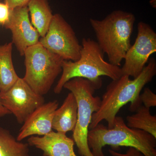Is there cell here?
<instances>
[{
	"label": "cell",
	"instance_id": "1",
	"mask_svg": "<svg viewBox=\"0 0 156 156\" xmlns=\"http://www.w3.org/2000/svg\"><path fill=\"white\" fill-rule=\"evenodd\" d=\"M156 74V61L151 58L147 65L136 77L131 80L123 75L112 80L102 96L100 107L92 115L89 129L95 127L103 120L108 123V128H113L115 118L120 109L131 102L130 111L135 112L141 105L140 92Z\"/></svg>",
	"mask_w": 156,
	"mask_h": 156
},
{
	"label": "cell",
	"instance_id": "2",
	"mask_svg": "<svg viewBox=\"0 0 156 156\" xmlns=\"http://www.w3.org/2000/svg\"><path fill=\"white\" fill-rule=\"evenodd\" d=\"M104 54L97 42L90 38H83L80 58L76 61H62V73L54 88V93L60 94L64 84L73 78L87 79L96 90L102 86L101 76L112 80L119 79L123 75L121 68L105 61Z\"/></svg>",
	"mask_w": 156,
	"mask_h": 156
},
{
	"label": "cell",
	"instance_id": "3",
	"mask_svg": "<svg viewBox=\"0 0 156 156\" xmlns=\"http://www.w3.org/2000/svg\"><path fill=\"white\" fill-rule=\"evenodd\" d=\"M88 144L94 156H105L103 148L106 145L115 151L126 147L134 148L145 156H156V138L145 131L129 128L122 117L117 116L113 128L99 123L89 130Z\"/></svg>",
	"mask_w": 156,
	"mask_h": 156
},
{
	"label": "cell",
	"instance_id": "4",
	"mask_svg": "<svg viewBox=\"0 0 156 156\" xmlns=\"http://www.w3.org/2000/svg\"><path fill=\"white\" fill-rule=\"evenodd\" d=\"M97 43L108 57L109 62L120 66L131 46L135 17L130 12L116 10L101 20H89Z\"/></svg>",
	"mask_w": 156,
	"mask_h": 156
},
{
	"label": "cell",
	"instance_id": "5",
	"mask_svg": "<svg viewBox=\"0 0 156 156\" xmlns=\"http://www.w3.org/2000/svg\"><path fill=\"white\" fill-rule=\"evenodd\" d=\"M23 56L26 70L23 79L39 95L48 94L62 72L64 60L39 43L27 48Z\"/></svg>",
	"mask_w": 156,
	"mask_h": 156
},
{
	"label": "cell",
	"instance_id": "6",
	"mask_svg": "<svg viewBox=\"0 0 156 156\" xmlns=\"http://www.w3.org/2000/svg\"><path fill=\"white\" fill-rule=\"evenodd\" d=\"M63 88L72 92L77 103V121L73 131V139L78 152L81 156H94L88 145V133L92 115L100 107L101 99L94 96L95 87L84 78H73L64 84Z\"/></svg>",
	"mask_w": 156,
	"mask_h": 156
},
{
	"label": "cell",
	"instance_id": "7",
	"mask_svg": "<svg viewBox=\"0 0 156 156\" xmlns=\"http://www.w3.org/2000/svg\"><path fill=\"white\" fill-rule=\"evenodd\" d=\"M39 43L63 60L76 61L80 57L82 45L72 27L60 14H53L48 31Z\"/></svg>",
	"mask_w": 156,
	"mask_h": 156
},
{
	"label": "cell",
	"instance_id": "8",
	"mask_svg": "<svg viewBox=\"0 0 156 156\" xmlns=\"http://www.w3.org/2000/svg\"><path fill=\"white\" fill-rule=\"evenodd\" d=\"M156 52V33L147 23L140 22L134 44L128 49L121 68L122 75L136 77L146 66L150 56Z\"/></svg>",
	"mask_w": 156,
	"mask_h": 156
},
{
	"label": "cell",
	"instance_id": "9",
	"mask_svg": "<svg viewBox=\"0 0 156 156\" xmlns=\"http://www.w3.org/2000/svg\"><path fill=\"white\" fill-rule=\"evenodd\" d=\"M0 101L14 115L17 122L21 124L36 109L45 103V99L19 77L9 90L0 92Z\"/></svg>",
	"mask_w": 156,
	"mask_h": 156
},
{
	"label": "cell",
	"instance_id": "10",
	"mask_svg": "<svg viewBox=\"0 0 156 156\" xmlns=\"http://www.w3.org/2000/svg\"><path fill=\"white\" fill-rule=\"evenodd\" d=\"M4 27L11 31V42L21 56L27 48L39 43L40 36L31 23L27 6L11 10L9 21Z\"/></svg>",
	"mask_w": 156,
	"mask_h": 156
},
{
	"label": "cell",
	"instance_id": "11",
	"mask_svg": "<svg viewBox=\"0 0 156 156\" xmlns=\"http://www.w3.org/2000/svg\"><path fill=\"white\" fill-rule=\"evenodd\" d=\"M58 101L44 103L27 118L16 137L18 141L32 136H43L53 131L52 122L54 113L58 108Z\"/></svg>",
	"mask_w": 156,
	"mask_h": 156
},
{
	"label": "cell",
	"instance_id": "12",
	"mask_svg": "<svg viewBox=\"0 0 156 156\" xmlns=\"http://www.w3.org/2000/svg\"><path fill=\"white\" fill-rule=\"evenodd\" d=\"M27 141L29 146L41 151L44 156H78L73 139L64 133L52 131L44 136H30Z\"/></svg>",
	"mask_w": 156,
	"mask_h": 156
},
{
	"label": "cell",
	"instance_id": "13",
	"mask_svg": "<svg viewBox=\"0 0 156 156\" xmlns=\"http://www.w3.org/2000/svg\"><path fill=\"white\" fill-rule=\"evenodd\" d=\"M78 117V105L74 95L68 94L61 106L58 108L53 116L52 129L56 132L66 134L75 128Z\"/></svg>",
	"mask_w": 156,
	"mask_h": 156
},
{
	"label": "cell",
	"instance_id": "14",
	"mask_svg": "<svg viewBox=\"0 0 156 156\" xmlns=\"http://www.w3.org/2000/svg\"><path fill=\"white\" fill-rule=\"evenodd\" d=\"M31 23L41 37L48 31L53 14L48 0H30L27 5Z\"/></svg>",
	"mask_w": 156,
	"mask_h": 156
},
{
	"label": "cell",
	"instance_id": "15",
	"mask_svg": "<svg viewBox=\"0 0 156 156\" xmlns=\"http://www.w3.org/2000/svg\"><path fill=\"white\" fill-rule=\"evenodd\" d=\"M12 42L0 45V92L9 90L17 82V75L12 60Z\"/></svg>",
	"mask_w": 156,
	"mask_h": 156
},
{
	"label": "cell",
	"instance_id": "16",
	"mask_svg": "<svg viewBox=\"0 0 156 156\" xmlns=\"http://www.w3.org/2000/svg\"><path fill=\"white\" fill-rule=\"evenodd\" d=\"M29 145L18 141L9 130L0 127V156H30Z\"/></svg>",
	"mask_w": 156,
	"mask_h": 156
},
{
	"label": "cell",
	"instance_id": "17",
	"mask_svg": "<svg viewBox=\"0 0 156 156\" xmlns=\"http://www.w3.org/2000/svg\"><path fill=\"white\" fill-rule=\"evenodd\" d=\"M135 114L126 118L127 126L130 128L145 131L156 138V116L151 114L150 108L142 105Z\"/></svg>",
	"mask_w": 156,
	"mask_h": 156
},
{
	"label": "cell",
	"instance_id": "18",
	"mask_svg": "<svg viewBox=\"0 0 156 156\" xmlns=\"http://www.w3.org/2000/svg\"><path fill=\"white\" fill-rule=\"evenodd\" d=\"M142 103L147 108H150L156 106V95L149 88H146L144 92L140 95Z\"/></svg>",
	"mask_w": 156,
	"mask_h": 156
},
{
	"label": "cell",
	"instance_id": "19",
	"mask_svg": "<svg viewBox=\"0 0 156 156\" xmlns=\"http://www.w3.org/2000/svg\"><path fill=\"white\" fill-rule=\"evenodd\" d=\"M11 11L7 4L0 2V25L4 27L8 22Z\"/></svg>",
	"mask_w": 156,
	"mask_h": 156
},
{
	"label": "cell",
	"instance_id": "20",
	"mask_svg": "<svg viewBox=\"0 0 156 156\" xmlns=\"http://www.w3.org/2000/svg\"><path fill=\"white\" fill-rule=\"evenodd\" d=\"M108 152L112 156H145L142 153L133 147H129L125 154L120 153L112 149L109 150Z\"/></svg>",
	"mask_w": 156,
	"mask_h": 156
},
{
	"label": "cell",
	"instance_id": "21",
	"mask_svg": "<svg viewBox=\"0 0 156 156\" xmlns=\"http://www.w3.org/2000/svg\"><path fill=\"white\" fill-rule=\"evenodd\" d=\"M30 0H4V2L8 5L11 10L18 7L27 6Z\"/></svg>",
	"mask_w": 156,
	"mask_h": 156
},
{
	"label": "cell",
	"instance_id": "22",
	"mask_svg": "<svg viewBox=\"0 0 156 156\" xmlns=\"http://www.w3.org/2000/svg\"><path fill=\"white\" fill-rule=\"evenodd\" d=\"M11 114V113L3 106L0 101V118Z\"/></svg>",
	"mask_w": 156,
	"mask_h": 156
},
{
	"label": "cell",
	"instance_id": "23",
	"mask_svg": "<svg viewBox=\"0 0 156 156\" xmlns=\"http://www.w3.org/2000/svg\"><path fill=\"white\" fill-rule=\"evenodd\" d=\"M0 1H1V0H0Z\"/></svg>",
	"mask_w": 156,
	"mask_h": 156
}]
</instances>
